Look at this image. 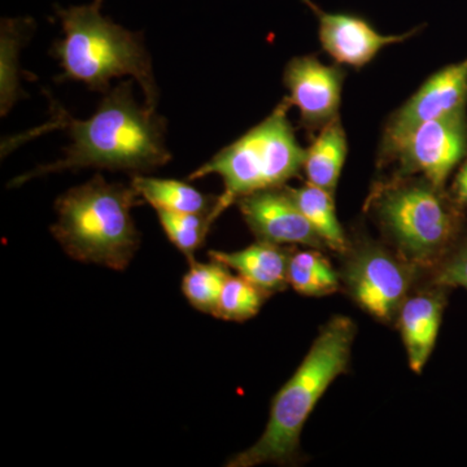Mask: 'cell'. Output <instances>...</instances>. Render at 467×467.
<instances>
[{
  "label": "cell",
  "instance_id": "cell-1",
  "mask_svg": "<svg viewBox=\"0 0 467 467\" xmlns=\"http://www.w3.org/2000/svg\"><path fill=\"white\" fill-rule=\"evenodd\" d=\"M55 119L67 128L72 143L66 156L15 178L9 186L64 171L97 168L142 173L155 171L171 160L165 134L167 121L155 109L140 107L133 95V81H125L106 92L97 112L88 119H76L66 112Z\"/></svg>",
  "mask_w": 467,
  "mask_h": 467
},
{
  "label": "cell",
  "instance_id": "cell-2",
  "mask_svg": "<svg viewBox=\"0 0 467 467\" xmlns=\"http://www.w3.org/2000/svg\"><path fill=\"white\" fill-rule=\"evenodd\" d=\"M356 331L355 322L344 316H335L321 328L308 355L276 393L263 436L226 466L252 467L296 460L301 431L310 413L335 378L348 368Z\"/></svg>",
  "mask_w": 467,
  "mask_h": 467
},
{
  "label": "cell",
  "instance_id": "cell-3",
  "mask_svg": "<svg viewBox=\"0 0 467 467\" xmlns=\"http://www.w3.org/2000/svg\"><path fill=\"white\" fill-rule=\"evenodd\" d=\"M368 207L402 259L435 269L463 235L465 208L420 175H393L371 192Z\"/></svg>",
  "mask_w": 467,
  "mask_h": 467
},
{
  "label": "cell",
  "instance_id": "cell-4",
  "mask_svg": "<svg viewBox=\"0 0 467 467\" xmlns=\"http://www.w3.org/2000/svg\"><path fill=\"white\" fill-rule=\"evenodd\" d=\"M101 5L103 0H94L91 5L57 9L64 32L54 46L63 67L61 79L109 92L113 78L130 76L142 88L146 106L156 109L158 86L142 38L103 16Z\"/></svg>",
  "mask_w": 467,
  "mask_h": 467
},
{
  "label": "cell",
  "instance_id": "cell-5",
  "mask_svg": "<svg viewBox=\"0 0 467 467\" xmlns=\"http://www.w3.org/2000/svg\"><path fill=\"white\" fill-rule=\"evenodd\" d=\"M142 202L133 186L109 183L97 174L57 201L52 235L67 256L122 272L140 248L131 209Z\"/></svg>",
  "mask_w": 467,
  "mask_h": 467
},
{
  "label": "cell",
  "instance_id": "cell-6",
  "mask_svg": "<svg viewBox=\"0 0 467 467\" xmlns=\"http://www.w3.org/2000/svg\"><path fill=\"white\" fill-rule=\"evenodd\" d=\"M290 107V101H282L259 125L189 175L192 181L211 174L223 178V192L212 212L213 221L239 199L284 187L303 171L306 150L297 142L288 119Z\"/></svg>",
  "mask_w": 467,
  "mask_h": 467
},
{
  "label": "cell",
  "instance_id": "cell-7",
  "mask_svg": "<svg viewBox=\"0 0 467 467\" xmlns=\"http://www.w3.org/2000/svg\"><path fill=\"white\" fill-rule=\"evenodd\" d=\"M348 252L344 282L352 299L383 324L398 321L416 267L373 241L358 243Z\"/></svg>",
  "mask_w": 467,
  "mask_h": 467
},
{
  "label": "cell",
  "instance_id": "cell-8",
  "mask_svg": "<svg viewBox=\"0 0 467 467\" xmlns=\"http://www.w3.org/2000/svg\"><path fill=\"white\" fill-rule=\"evenodd\" d=\"M467 155V115L434 119L379 150L382 164H396L395 175H420L445 189L451 171Z\"/></svg>",
  "mask_w": 467,
  "mask_h": 467
},
{
  "label": "cell",
  "instance_id": "cell-9",
  "mask_svg": "<svg viewBox=\"0 0 467 467\" xmlns=\"http://www.w3.org/2000/svg\"><path fill=\"white\" fill-rule=\"evenodd\" d=\"M466 107L467 57L430 77L420 90L389 117L384 126L380 150L398 142L425 122L466 112Z\"/></svg>",
  "mask_w": 467,
  "mask_h": 467
},
{
  "label": "cell",
  "instance_id": "cell-10",
  "mask_svg": "<svg viewBox=\"0 0 467 467\" xmlns=\"http://www.w3.org/2000/svg\"><path fill=\"white\" fill-rule=\"evenodd\" d=\"M344 75L342 67L326 66L312 55L288 61L284 75L285 99L299 109L304 128L321 130L339 117Z\"/></svg>",
  "mask_w": 467,
  "mask_h": 467
},
{
  "label": "cell",
  "instance_id": "cell-11",
  "mask_svg": "<svg viewBox=\"0 0 467 467\" xmlns=\"http://www.w3.org/2000/svg\"><path fill=\"white\" fill-rule=\"evenodd\" d=\"M238 204L245 223L261 242L303 244L317 250L326 247L285 186L250 193L239 199Z\"/></svg>",
  "mask_w": 467,
  "mask_h": 467
},
{
  "label": "cell",
  "instance_id": "cell-12",
  "mask_svg": "<svg viewBox=\"0 0 467 467\" xmlns=\"http://www.w3.org/2000/svg\"><path fill=\"white\" fill-rule=\"evenodd\" d=\"M318 20V36L324 50L340 66L361 69L383 48L408 41L420 29L386 36L365 18L352 14L326 12L312 0H303Z\"/></svg>",
  "mask_w": 467,
  "mask_h": 467
},
{
  "label": "cell",
  "instance_id": "cell-13",
  "mask_svg": "<svg viewBox=\"0 0 467 467\" xmlns=\"http://www.w3.org/2000/svg\"><path fill=\"white\" fill-rule=\"evenodd\" d=\"M441 288L435 285L434 290L408 296L398 316L409 365L416 373L423 370L435 347L445 308Z\"/></svg>",
  "mask_w": 467,
  "mask_h": 467
},
{
  "label": "cell",
  "instance_id": "cell-14",
  "mask_svg": "<svg viewBox=\"0 0 467 467\" xmlns=\"http://www.w3.org/2000/svg\"><path fill=\"white\" fill-rule=\"evenodd\" d=\"M208 254L209 259L235 270L267 295L287 287L291 254L282 245L259 241L242 251H209Z\"/></svg>",
  "mask_w": 467,
  "mask_h": 467
},
{
  "label": "cell",
  "instance_id": "cell-15",
  "mask_svg": "<svg viewBox=\"0 0 467 467\" xmlns=\"http://www.w3.org/2000/svg\"><path fill=\"white\" fill-rule=\"evenodd\" d=\"M348 143L339 117L319 130L317 137L306 150L303 171L308 183L335 193L344 162H346Z\"/></svg>",
  "mask_w": 467,
  "mask_h": 467
},
{
  "label": "cell",
  "instance_id": "cell-16",
  "mask_svg": "<svg viewBox=\"0 0 467 467\" xmlns=\"http://www.w3.org/2000/svg\"><path fill=\"white\" fill-rule=\"evenodd\" d=\"M131 186L142 201L149 202L156 211L211 214L212 217L216 207L217 198L205 195L192 184L181 181L135 175Z\"/></svg>",
  "mask_w": 467,
  "mask_h": 467
},
{
  "label": "cell",
  "instance_id": "cell-17",
  "mask_svg": "<svg viewBox=\"0 0 467 467\" xmlns=\"http://www.w3.org/2000/svg\"><path fill=\"white\" fill-rule=\"evenodd\" d=\"M285 189L290 193L292 201L296 202L301 213L321 236L326 247L346 254L350 244L335 213L333 193L310 183L297 189L285 186Z\"/></svg>",
  "mask_w": 467,
  "mask_h": 467
},
{
  "label": "cell",
  "instance_id": "cell-18",
  "mask_svg": "<svg viewBox=\"0 0 467 467\" xmlns=\"http://www.w3.org/2000/svg\"><path fill=\"white\" fill-rule=\"evenodd\" d=\"M288 285L304 296H326L340 288L337 273L317 248L291 254Z\"/></svg>",
  "mask_w": 467,
  "mask_h": 467
},
{
  "label": "cell",
  "instance_id": "cell-19",
  "mask_svg": "<svg viewBox=\"0 0 467 467\" xmlns=\"http://www.w3.org/2000/svg\"><path fill=\"white\" fill-rule=\"evenodd\" d=\"M190 264V270L183 276V295L193 308L214 316L221 292L230 276L229 267L214 260L209 264Z\"/></svg>",
  "mask_w": 467,
  "mask_h": 467
},
{
  "label": "cell",
  "instance_id": "cell-20",
  "mask_svg": "<svg viewBox=\"0 0 467 467\" xmlns=\"http://www.w3.org/2000/svg\"><path fill=\"white\" fill-rule=\"evenodd\" d=\"M158 212L162 229L190 263L195 261V252L204 244L209 230L213 225L211 214L175 213L169 211Z\"/></svg>",
  "mask_w": 467,
  "mask_h": 467
},
{
  "label": "cell",
  "instance_id": "cell-21",
  "mask_svg": "<svg viewBox=\"0 0 467 467\" xmlns=\"http://www.w3.org/2000/svg\"><path fill=\"white\" fill-rule=\"evenodd\" d=\"M266 296L265 292L243 276L230 275L221 292L214 317L226 321H247L259 313Z\"/></svg>",
  "mask_w": 467,
  "mask_h": 467
},
{
  "label": "cell",
  "instance_id": "cell-22",
  "mask_svg": "<svg viewBox=\"0 0 467 467\" xmlns=\"http://www.w3.org/2000/svg\"><path fill=\"white\" fill-rule=\"evenodd\" d=\"M23 24L18 21H3L2 26V113L8 112L16 100V61L21 43Z\"/></svg>",
  "mask_w": 467,
  "mask_h": 467
},
{
  "label": "cell",
  "instance_id": "cell-23",
  "mask_svg": "<svg viewBox=\"0 0 467 467\" xmlns=\"http://www.w3.org/2000/svg\"><path fill=\"white\" fill-rule=\"evenodd\" d=\"M432 285L439 287H462L467 290V235H462L456 247L435 267Z\"/></svg>",
  "mask_w": 467,
  "mask_h": 467
},
{
  "label": "cell",
  "instance_id": "cell-24",
  "mask_svg": "<svg viewBox=\"0 0 467 467\" xmlns=\"http://www.w3.org/2000/svg\"><path fill=\"white\" fill-rule=\"evenodd\" d=\"M450 193L457 204H460L462 208H467V155L461 161L459 171L454 175Z\"/></svg>",
  "mask_w": 467,
  "mask_h": 467
}]
</instances>
